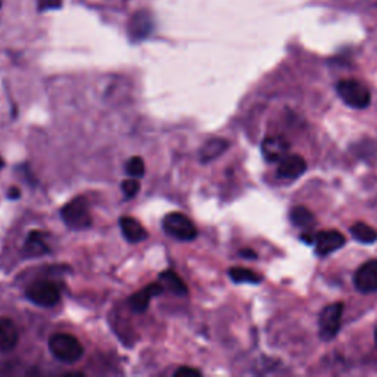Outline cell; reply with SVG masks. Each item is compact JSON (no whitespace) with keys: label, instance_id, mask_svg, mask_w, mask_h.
<instances>
[{"label":"cell","instance_id":"8","mask_svg":"<svg viewBox=\"0 0 377 377\" xmlns=\"http://www.w3.org/2000/svg\"><path fill=\"white\" fill-rule=\"evenodd\" d=\"M346 243V238L337 230H323L316 236V252L320 256H328Z\"/></svg>","mask_w":377,"mask_h":377},{"label":"cell","instance_id":"7","mask_svg":"<svg viewBox=\"0 0 377 377\" xmlns=\"http://www.w3.org/2000/svg\"><path fill=\"white\" fill-rule=\"evenodd\" d=\"M354 284L361 293H373L377 291V259H370L357 270Z\"/></svg>","mask_w":377,"mask_h":377},{"label":"cell","instance_id":"20","mask_svg":"<svg viewBox=\"0 0 377 377\" xmlns=\"http://www.w3.org/2000/svg\"><path fill=\"white\" fill-rule=\"evenodd\" d=\"M351 235L360 243H374L377 240V231L366 224V223H355L351 227Z\"/></svg>","mask_w":377,"mask_h":377},{"label":"cell","instance_id":"28","mask_svg":"<svg viewBox=\"0 0 377 377\" xmlns=\"http://www.w3.org/2000/svg\"><path fill=\"white\" fill-rule=\"evenodd\" d=\"M65 376H77V377H83V373H67Z\"/></svg>","mask_w":377,"mask_h":377},{"label":"cell","instance_id":"25","mask_svg":"<svg viewBox=\"0 0 377 377\" xmlns=\"http://www.w3.org/2000/svg\"><path fill=\"white\" fill-rule=\"evenodd\" d=\"M21 197V190L18 187H10L9 193H8V198L9 199H18Z\"/></svg>","mask_w":377,"mask_h":377},{"label":"cell","instance_id":"11","mask_svg":"<svg viewBox=\"0 0 377 377\" xmlns=\"http://www.w3.org/2000/svg\"><path fill=\"white\" fill-rule=\"evenodd\" d=\"M261 149H263L264 158L268 162H275L284 158V155L289 151V143L288 140L280 136H272V137H267L263 141Z\"/></svg>","mask_w":377,"mask_h":377},{"label":"cell","instance_id":"23","mask_svg":"<svg viewBox=\"0 0 377 377\" xmlns=\"http://www.w3.org/2000/svg\"><path fill=\"white\" fill-rule=\"evenodd\" d=\"M63 3V0H37V8L40 12L52 10V9H59Z\"/></svg>","mask_w":377,"mask_h":377},{"label":"cell","instance_id":"2","mask_svg":"<svg viewBox=\"0 0 377 377\" xmlns=\"http://www.w3.org/2000/svg\"><path fill=\"white\" fill-rule=\"evenodd\" d=\"M337 95L348 107L355 109H364L370 105V90L358 80H341L336 86Z\"/></svg>","mask_w":377,"mask_h":377},{"label":"cell","instance_id":"19","mask_svg":"<svg viewBox=\"0 0 377 377\" xmlns=\"http://www.w3.org/2000/svg\"><path fill=\"white\" fill-rule=\"evenodd\" d=\"M229 276L235 283H252L256 284L263 280V276H259L258 272L245 268V267H233L229 270Z\"/></svg>","mask_w":377,"mask_h":377},{"label":"cell","instance_id":"4","mask_svg":"<svg viewBox=\"0 0 377 377\" xmlns=\"http://www.w3.org/2000/svg\"><path fill=\"white\" fill-rule=\"evenodd\" d=\"M65 224L74 230H84L92 226V215L84 198H75L62 208L61 211Z\"/></svg>","mask_w":377,"mask_h":377},{"label":"cell","instance_id":"9","mask_svg":"<svg viewBox=\"0 0 377 377\" xmlns=\"http://www.w3.org/2000/svg\"><path fill=\"white\" fill-rule=\"evenodd\" d=\"M153 30V18L148 10H137L128 22V36L133 42L146 38Z\"/></svg>","mask_w":377,"mask_h":377},{"label":"cell","instance_id":"22","mask_svg":"<svg viewBox=\"0 0 377 377\" xmlns=\"http://www.w3.org/2000/svg\"><path fill=\"white\" fill-rule=\"evenodd\" d=\"M121 187H123V192L125 194V198L127 199H132V198H134L136 194L139 193L140 183H139V181L136 178H128V180L123 181Z\"/></svg>","mask_w":377,"mask_h":377},{"label":"cell","instance_id":"30","mask_svg":"<svg viewBox=\"0 0 377 377\" xmlns=\"http://www.w3.org/2000/svg\"><path fill=\"white\" fill-rule=\"evenodd\" d=\"M374 337H376V345H377V329H376V333H374Z\"/></svg>","mask_w":377,"mask_h":377},{"label":"cell","instance_id":"21","mask_svg":"<svg viewBox=\"0 0 377 377\" xmlns=\"http://www.w3.org/2000/svg\"><path fill=\"white\" fill-rule=\"evenodd\" d=\"M127 174L134 178H140L145 176V161L140 157H133L127 162Z\"/></svg>","mask_w":377,"mask_h":377},{"label":"cell","instance_id":"29","mask_svg":"<svg viewBox=\"0 0 377 377\" xmlns=\"http://www.w3.org/2000/svg\"><path fill=\"white\" fill-rule=\"evenodd\" d=\"M3 165H5V161H3V158H2V157H0V170H2Z\"/></svg>","mask_w":377,"mask_h":377},{"label":"cell","instance_id":"6","mask_svg":"<svg viewBox=\"0 0 377 377\" xmlns=\"http://www.w3.org/2000/svg\"><path fill=\"white\" fill-rule=\"evenodd\" d=\"M27 296L36 305L54 307L59 302L61 292L54 282L37 280L30 284V288L27 289Z\"/></svg>","mask_w":377,"mask_h":377},{"label":"cell","instance_id":"13","mask_svg":"<svg viewBox=\"0 0 377 377\" xmlns=\"http://www.w3.org/2000/svg\"><path fill=\"white\" fill-rule=\"evenodd\" d=\"M17 326L9 318H0V353H9L18 345Z\"/></svg>","mask_w":377,"mask_h":377},{"label":"cell","instance_id":"17","mask_svg":"<svg viewBox=\"0 0 377 377\" xmlns=\"http://www.w3.org/2000/svg\"><path fill=\"white\" fill-rule=\"evenodd\" d=\"M24 252L29 256H40L49 252L47 245L45 242V235L40 231H31L29 235L27 243L24 246Z\"/></svg>","mask_w":377,"mask_h":377},{"label":"cell","instance_id":"24","mask_svg":"<svg viewBox=\"0 0 377 377\" xmlns=\"http://www.w3.org/2000/svg\"><path fill=\"white\" fill-rule=\"evenodd\" d=\"M176 377H194V376H201V371L192 367H181L174 373Z\"/></svg>","mask_w":377,"mask_h":377},{"label":"cell","instance_id":"10","mask_svg":"<svg viewBox=\"0 0 377 377\" xmlns=\"http://www.w3.org/2000/svg\"><path fill=\"white\" fill-rule=\"evenodd\" d=\"M164 291L165 289L161 283H152L130 298V307H132V309L136 311V313H145L149 308L152 299L164 293Z\"/></svg>","mask_w":377,"mask_h":377},{"label":"cell","instance_id":"14","mask_svg":"<svg viewBox=\"0 0 377 377\" xmlns=\"http://www.w3.org/2000/svg\"><path fill=\"white\" fill-rule=\"evenodd\" d=\"M120 226L124 238L132 242V243H139L143 242L148 238V231L143 227L136 218L132 217H121L120 218Z\"/></svg>","mask_w":377,"mask_h":377},{"label":"cell","instance_id":"26","mask_svg":"<svg viewBox=\"0 0 377 377\" xmlns=\"http://www.w3.org/2000/svg\"><path fill=\"white\" fill-rule=\"evenodd\" d=\"M240 255L245 258H252V259L256 258V254L252 249H243V251H240Z\"/></svg>","mask_w":377,"mask_h":377},{"label":"cell","instance_id":"18","mask_svg":"<svg viewBox=\"0 0 377 377\" xmlns=\"http://www.w3.org/2000/svg\"><path fill=\"white\" fill-rule=\"evenodd\" d=\"M291 221L296 227L308 229V227H313L316 218H314V214L311 213L307 206L298 205L291 210Z\"/></svg>","mask_w":377,"mask_h":377},{"label":"cell","instance_id":"15","mask_svg":"<svg viewBox=\"0 0 377 377\" xmlns=\"http://www.w3.org/2000/svg\"><path fill=\"white\" fill-rule=\"evenodd\" d=\"M160 282L164 286V289L171 291L173 293H176L178 296L187 295V286H186V283L183 282V279H181L177 275V272H174L171 270H167V271L161 272V275H160Z\"/></svg>","mask_w":377,"mask_h":377},{"label":"cell","instance_id":"12","mask_svg":"<svg viewBox=\"0 0 377 377\" xmlns=\"http://www.w3.org/2000/svg\"><path fill=\"white\" fill-rule=\"evenodd\" d=\"M307 170V162L301 155H289L280 161L277 174L282 178H298Z\"/></svg>","mask_w":377,"mask_h":377},{"label":"cell","instance_id":"1","mask_svg":"<svg viewBox=\"0 0 377 377\" xmlns=\"http://www.w3.org/2000/svg\"><path fill=\"white\" fill-rule=\"evenodd\" d=\"M49 349L63 362H77L84 354L82 342L68 333H56L52 336L49 339Z\"/></svg>","mask_w":377,"mask_h":377},{"label":"cell","instance_id":"27","mask_svg":"<svg viewBox=\"0 0 377 377\" xmlns=\"http://www.w3.org/2000/svg\"><path fill=\"white\" fill-rule=\"evenodd\" d=\"M301 239H302L304 242H307V243H311V242H313V238H311V235H307V233H304V235L301 236Z\"/></svg>","mask_w":377,"mask_h":377},{"label":"cell","instance_id":"3","mask_svg":"<svg viewBox=\"0 0 377 377\" xmlns=\"http://www.w3.org/2000/svg\"><path fill=\"white\" fill-rule=\"evenodd\" d=\"M345 305L344 302H334L324 307L318 317L320 337L323 341H332L339 333Z\"/></svg>","mask_w":377,"mask_h":377},{"label":"cell","instance_id":"16","mask_svg":"<svg viewBox=\"0 0 377 377\" xmlns=\"http://www.w3.org/2000/svg\"><path fill=\"white\" fill-rule=\"evenodd\" d=\"M229 148V141L224 139H213L206 141L203 148L201 149V161L210 162L215 158H218L221 153H224Z\"/></svg>","mask_w":377,"mask_h":377},{"label":"cell","instance_id":"5","mask_svg":"<svg viewBox=\"0 0 377 377\" xmlns=\"http://www.w3.org/2000/svg\"><path fill=\"white\" fill-rule=\"evenodd\" d=\"M162 227L168 236L177 240H193L198 236V230L192 223V220L181 213H171L164 217Z\"/></svg>","mask_w":377,"mask_h":377}]
</instances>
